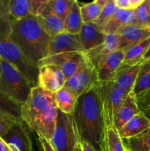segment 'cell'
Returning <instances> with one entry per match:
<instances>
[{"instance_id": "obj_1", "label": "cell", "mask_w": 150, "mask_h": 151, "mask_svg": "<svg viewBox=\"0 0 150 151\" xmlns=\"http://www.w3.org/2000/svg\"><path fill=\"white\" fill-rule=\"evenodd\" d=\"M99 85L78 97L71 114L79 140L89 144L96 151L101 150L104 133Z\"/></svg>"}, {"instance_id": "obj_2", "label": "cell", "mask_w": 150, "mask_h": 151, "mask_svg": "<svg viewBox=\"0 0 150 151\" xmlns=\"http://www.w3.org/2000/svg\"><path fill=\"white\" fill-rule=\"evenodd\" d=\"M58 109L54 93L38 86L32 88L26 101L21 106V119L38 137L51 141L55 129Z\"/></svg>"}, {"instance_id": "obj_3", "label": "cell", "mask_w": 150, "mask_h": 151, "mask_svg": "<svg viewBox=\"0 0 150 151\" xmlns=\"http://www.w3.org/2000/svg\"><path fill=\"white\" fill-rule=\"evenodd\" d=\"M10 38L37 64L47 56L50 37L43 30L35 16L29 15L18 21L12 19Z\"/></svg>"}, {"instance_id": "obj_4", "label": "cell", "mask_w": 150, "mask_h": 151, "mask_svg": "<svg viewBox=\"0 0 150 151\" xmlns=\"http://www.w3.org/2000/svg\"><path fill=\"white\" fill-rule=\"evenodd\" d=\"M11 17L8 13V1H4L0 13V58L20 71L34 87L38 83V66L24 54L10 38Z\"/></svg>"}, {"instance_id": "obj_5", "label": "cell", "mask_w": 150, "mask_h": 151, "mask_svg": "<svg viewBox=\"0 0 150 151\" xmlns=\"http://www.w3.org/2000/svg\"><path fill=\"white\" fill-rule=\"evenodd\" d=\"M33 87L20 71L0 58V88L6 94L22 106Z\"/></svg>"}, {"instance_id": "obj_6", "label": "cell", "mask_w": 150, "mask_h": 151, "mask_svg": "<svg viewBox=\"0 0 150 151\" xmlns=\"http://www.w3.org/2000/svg\"><path fill=\"white\" fill-rule=\"evenodd\" d=\"M99 93L101 115L105 129L114 126L115 119L119 108L128 94L115 86L111 81L100 82Z\"/></svg>"}, {"instance_id": "obj_7", "label": "cell", "mask_w": 150, "mask_h": 151, "mask_svg": "<svg viewBox=\"0 0 150 151\" xmlns=\"http://www.w3.org/2000/svg\"><path fill=\"white\" fill-rule=\"evenodd\" d=\"M80 142L71 114L58 111L51 145L55 151H75Z\"/></svg>"}, {"instance_id": "obj_8", "label": "cell", "mask_w": 150, "mask_h": 151, "mask_svg": "<svg viewBox=\"0 0 150 151\" xmlns=\"http://www.w3.org/2000/svg\"><path fill=\"white\" fill-rule=\"evenodd\" d=\"M99 83L96 68L88 58L70 78L66 80L64 88L71 90L79 97L91 91Z\"/></svg>"}, {"instance_id": "obj_9", "label": "cell", "mask_w": 150, "mask_h": 151, "mask_svg": "<svg viewBox=\"0 0 150 151\" xmlns=\"http://www.w3.org/2000/svg\"><path fill=\"white\" fill-rule=\"evenodd\" d=\"M88 60L85 52H65L47 56L38 61V66L54 65L60 68L66 80L70 78Z\"/></svg>"}, {"instance_id": "obj_10", "label": "cell", "mask_w": 150, "mask_h": 151, "mask_svg": "<svg viewBox=\"0 0 150 151\" xmlns=\"http://www.w3.org/2000/svg\"><path fill=\"white\" fill-rule=\"evenodd\" d=\"M65 52H85L79 35L63 31L50 38L47 56Z\"/></svg>"}, {"instance_id": "obj_11", "label": "cell", "mask_w": 150, "mask_h": 151, "mask_svg": "<svg viewBox=\"0 0 150 151\" xmlns=\"http://www.w3.org/2000/svg\"><path fill=\"white\" fill-rule=\"evenodd\" d=\"M66 78L60 68L54 65L38 67L37 86L51 93H56L64 87Z\"/></svg>"}, {"instance_id": "obj_12", "label": "cell", "mask_w": 150, "mask_h": 151, "mask_svg": "<svg viewBox=\"0 0 150 151\" xmlns=\"http://www.w3.org/2000/svg\"><path fill=\"white\" fill-rule=\"evenodd\" d=\"M35 17L43 30L50 38L64 31V22L53 13L49 0L44 1Z\"/></svg>"}, {"instance_id": "obj_13", "label": "cell", "mask_w": 150, "mask_h": 151, "mask_svg": "<svg viewBox=\"0 0 150 151\" xmlns=\"http://www.w3.org/2000/svg\"><path fill=\"white\" fill-rule=\"evenodd\" d=\"M116 34L119 38V49L126 50L150 38V28L136 24L127 25Z\"/></svg>"}, {"instance_id": "obj_14", "label": "cell", "mask_w": 150, "mask_h": 151, "mask_svg": "<svg viewBox=\"0 0 150 151\" xmlns=\"http://www.w3.org/2000/svg\"><path fill=\"white\" fill-rule=\"evenodd\" d=\"M119 49V38L116 33L107 34L104 41L96 48L85 52L87 58L96 68L107 56Z\"/></svg>"}, {"instance_id": "obj_15", "label": "cell", "mask_w": 150, "mask_h": 151, "mask_svg": "<svg viewBox=\"0 0 150 151\" xmlns=\"http://www.w3.org/2000/svg\"><path fill=\"white\" fill-rule=\"evenodd\" d=\"M124 55V50L119 49L109 55L96 67L100 82H109L113 79L121 66Z\"/></svg>"}, {"instance_id": "obj_16", "label": "cell", "mask_w": 150, "mask_h": 151, "mask_svg": "<svg viewBox=\"0 0 150 151\" xmlns=\"http://www.w3.org/2000/svg\"><path fill=\"white\" fill-rule=\"evenodd\" d=\"M2 139L7 145H14L19 151H33L32 141L24 123H15Z\"/></svg>"}, {"instance_id": "obj_17", "label": "cell", "mask_w": 150, "mask_h": 151, "mask_svg": "<svg viewBox=\"0 0 150 151\" xmlns=\"http://www.w3.org/2000/svg\"><path fill=\"white\" fill-rule=\"evenodd\" d=\"M143 61L130 67L119 68L110 81L118 88L129 94L133 90L138 72Z\"/></svg>"}, {"instance_id": "obj_18", "label": "cell", "mask_w": 150, "mask_h": 151, "mask_svg": "<svg viewBox=\"0 0 150 151\" xmlns=\"http://www.w3.org/2000/svg\"><path fill=\"white\" fill-rule=\"evenodd\" d=\"M149 127L150 120L144 111H140L118 131L122 139H126L142 134Z\"/></svg>"}, {"instance_id": "obj_19", "label": "cell", "mask_w": 150, "mask_h": 151, "mask_svg": "<svg viewBox=\"0 0 150 151\" xmlns=\"http://www.w3.org/2000/svg\"><path fill=\"white\" fill-rule=\"evenodd\" d=\"M79 35L85 52L99 46L105 38V34L94 23L83 24Z\"/></svg>"}, {"instance_id": "obj_20", "label": "cell", "mask_w": 150, "mask_h": 151, "mask_svg": "<svg viewBox=\"0 0 150 151\" xmlns=\"http://www.w3.org/2000/svg\"><path fill=\"white\" fill-rule=\"evenodd\" d=\"M136 24L135 10H126L116 8L113 17L102 29L104 34L116 33L122 27L127 25Z\"/></svg>"}, {"instance_id": "obj_21", "label": "cell", "mask_w": 150, "mask_h": 151, "mask_svg": "<svg viewBox=\"0 0 150 151\" xmlns=\"http://www.w3.org/2000/svg\"><path fill=\"white\" fill-rule=\"evenodd\" d=\"M140 111L136 100V96L133 90L128 94L123 102L115 119L114 126L119 131L124 125Z\"/></svg>"}, {"instance_id": "obj_22", "label": "cell", "mask_w": 150, "mask_h": 151, "mask_svg": "<svg viewBox=\"0 0 150 151\" xmlns=\"http://www.w3.org/2000/svg\"><path fill=\"white\" fill-rule=\"evenodd\" d=\"M149 47L150 38H149L136 45L124 50V55L119 68L130 67L143 61Z\"/></svg>"}, {"instance_id": "obj_23", "label": "cell", "mask_w": 150, "mask_h": 151, "mask_svg": "<svg viewBox=\"0 0 150 151\" xmlns=\"http://www.w3.org/2000/svg\"><path fill=\"white\" fill-rule=\"evenodd\" d=\"M79 96L68 88H64L54 93L56 106L60 111L66 114H71L74 110Z\"/></svg>"}, {"instance_id": "obj_24", "label": "cell", "mask_w": 150, "mask_h": 151, "mask_svg": "<svg viewBox=\"0 0 150 151\" xmlns=\"http://www.w3.org/2000/svg\"><path fill=\"white\" fill-rule=\"evenodd\" d=\"M83 25L80 13V7L77 1L73 0L70 10L64 22V31L71 34L79 35Z\"/></svg>"}, {"instance_id": "obj_25", "label": "cell", "mask_w": 150, "mask_h": 151, "mask_svg": "<svg viewBox=\"0 0 150 151\" xmlns=\"http://www.w3.org/2000/svg\"><path fill=\"white\" fill-rule=\"evenodd\" d=\"M21 106L0 88V112L13 118L17 122L24 123L21 119Z\"/></svg>"}, {"instance_id": "obj_26", "label": "cell", "mask_w": 150, "mask_h": 151, "mask_svg": "<svg viewBox=\"0 0 150 151\" xmlns=\"http://www.w3.org/2000/svg\"><path fill=\"white\" fill-rule=\"evenodd\" d=\"M108 0H96L88 4L79 5L81 17L83 24L94 23L98 19L102 9Z\"/></svg>"}, {"instance_id": "obj_27", "label": "cell", "mask_w": 150, "mask_h": 151, "mask_svg": "<svg viewBox=\"0 0 150 151\" xmlns=\"http://www.w3.org/2000/svg\"><path fill=\"white\" fill-rule=\"evenodd\" d=\"M124 145L115 126L104 129L101 151H124Z\"/></svg>"}, {"instance_id": "obj_28", "label": "cell", "mask_w": 150, "mask_h": 151, "mask_svg": "<svg viewBox=\"0 0 150 151\" xmlns=\"http://www.w3.org/2000/svg\"><path fill=\"white\" fill-rule=\"evenodd\" d=\"M122 140L124 147L132 151H150V127L136 137Z\"/></svg>"}, {"instance_id": "obj_29", "label": "cell", "mask_w": 150, "mask_h": 151, "mask_svg": "<svg viewBox=\"0 0 150 151\" xmlns=\"http://www.w3.org/2000/svg\"><path fill=\"white\" fill-rule=\"evenodd\" d=\"M8 13L14 20H21L30 15V0H10Z\"/></svg>"}, {"instance_id": "obj_30", "label": "cell", "mask_w": 150, "mask_h": 151, "mask_svg": "<svg viewBox=\"0 0 150 151\" xmlns=\"http://www.w3.org/2000/svg\"><path fill=\"white\" fill-rule=\"evenodd\" d=\"M150 88V60L143 61L133 88L135 96Z\"/></svg>"}, {"instance_id": "obj_31", "label": "cell", "mask_w": 150, "mask_h": 151, "mask_svg": "<svg viewBox=\"0 0 150 151\" xmlns=\"http://www.w3.org/2000/svg\"><path fill=\"white\" fill-rule=\"evenodd\" d=\"M49 1L53 13L64 22L70 10L73 0H49Z\"/></svg>"}, {"instance_id": "obj_32", "label": "cell", "mask_w": 150, "mask_h": 151, "mask_svg": "<svg viewBox=\"0 0 150 151\" xmlns=\"http://www.w3.org/2000/svg\"><path fill=\"white\" fill-rule=\"evenodd\" d=\"M116 7L114 0H108L106 5L103 7L99 17L94 23L102 30L104 27L110 22L111 18L113 17V14L116 11Z\"/></svg>"}, {"instance_id": "obj_33", "label": "cell", "mask_w": 150, "mask_h": 151, "mask_svg": "<svg viewBox=\"0 0 150 151\" xmlns=\"http://www.w3.org/2000/svg\"><path fill=\"white\" fill-rule=\"evenodd\" d=\"M149 10V0H144L142 4H140L135 10L136 25L141 27H146Z\"/></svg>"}, {"instance_id": "obj_34", "label": "cell", "mask_w": 150, "mask_h": 151, "mask_svg": "<svg viewBox=\"0 0 150 151\" xmlns=\"http://www.w3.org/2000/svg\"><path fill=\"white\" fill-rule=\"evenodd\" d=\"M16 122H17L13 118L0 112V137L1 139L4 138Z\"/></svg>"}, {"instance_id": "obj_35", "label": "cell", "mask_w": 150, "mask_h": 151, "mask_svg": "<svg viewBox=\"0 0 150 151\" xmlns=\"http://www.w3.org/2000/svg\"><path fill=\"white\" fill-rule=\"evenodd\" d=\"M116 8L121 10H135L144 1V0H114Z\"/></svg>"}, {"instance_id": "obj_36", "label": "cell", "mask_w": 150, "mask_h": 151, "mask_svg": "<svg viewBox=\"0 0 150 151\" xmlns=\"http://www.w3.org/2000/svg\"><path fill=\"white\" fill-rule=\"evenodd\" d=\"M137 103L140 111L147 110L150 109V88L146 90L139 95L136 96Z\"/></svg>"}, {"instance_id": "obj_37", "label": "cell", "mask_w": 150, "mask_h": 151, "mask_svg": "<svg viewBox=\"0 0 150 151\" xmlns=\"http://www.w3.org/2000/svg\"><path fill=\"white\" fill-rule=\"evenodd\" d=\"M45 0H30V15L36 16Z\"/></svg>"}, {"instance_id": "obj_38", "label": "cell", "mask_w": 150, "mask_h": 151, "mask_svg": "<svg viewBox=\"0 0 150 151\" xmlns=\"http://www.w3.org/2000/svg\"><path fill=\"white\" fill-rule=\"evenodd\" d=\"M38 139H39L40 143L41 145L43 151H55L49 141L41 137H38Z\"/></svg>"}, {"instance_id": "obj_39", "label": "cell", "mask_w": 150, "mask_h": 151, "mask_svg": "<svg viewBox=\"0 0 150 151\" xmlns=\"http://www.w3.org/2000/svg\"><path fill=\"white\" fill-rule=\"evenodd\" d=\"M80 143H81V145H82V150L83 151H96L94 149V147H91L89 144H88V143L85 142L80 141Z\"/></svg>"}, {"instance_id": "obj_40", "label": "cell", "mask_w": 150, "mask_h": 151, "mask_svg": "<svg viewBox=\"0 0 150 151\" xmlns=\"http://www.w3.org/2000/svg\"><path fill=\"white\" fill-rule=\"evenodd\" d=\"M7 145L4 142V140L0 137V151H5L7 149Z\"/></svg>"}, {"instance_id": "obj_41", "label": "cell", "mask_w": 150, "mask_h": 151, "mask_svg": "<svg viewBox=\"0 0 150 151\" xmlns=\"http://www.w3.org/2000/svg\"><path fill=\"white\" fill-rule=\"evenodd\" d=\"M146 60H150V47L144 58V61H146Z\"/></svg>"}, {"instance_id": "obj_42", "label": "cell", "mask_w": 150, "mask_h": 151, "mask_svg": "<svg viewBox=\"0 0 150 151\" xmlns=\"http://www.w3.org/2000/svg\"><path fill=\"white\" fill-rule=\"evenodd\" d=\"M146 27L150 28V0H149V16L146 22Z\"/></svg>"}, {"instance_id": "obj_43", "label": "cell", "mask_w": 150, "mask_h": 151, "mask_svg": "<svg viewBox=\"0 0 150 151\" xmlns=\"http://www.w3.org/2000/svg\"><path fill=\"white\" fill-rule=\"evenodd\" d=\"M144 114H146V116H147V117L149 118V119L150 120V109H147V110H145L144 111Z\"/></svg>"}, {"instance_id": "obj_44", "label": "cell", "mask_w": 150, "mask_h": 151, "mask_svg": "<svg viewBox=\"0 0 150 151\" xmlns=\"http://www.w3.org/2000/svg\"><path fill=\"white\" fill-rule=\"evenodd\" d=\"M75 151H83V150H82V145H81L80 142H79V144H78V145H77V146H76V150H75Z\"/></svg>"}, {"instance_id": "obj_45", "label": "cell", "mask_w": 150, "mask_h": 151, "mask_svg": "<svg viewBox=\"0 0 150 151\" xmlns=\"http://www.w3.org/2000/svg\"><path fill=\"white\" fill-rule=\"evenodd\" d=\"M8 145L9 147L11 149L12 151H19L17 148H16V147H15L14 145Z\"/></svg>"}, {"instance_id": "obj_46", "label": "cell", "mask_w": 150, "mask_h": 151, "mask_svg": "<svg viewBox=\"0 0 150 151\" xmlns=\"http://www.w3.org/2000/svg\"><path fill=\"white\" fill-rule=\"evenodd\" d=\"M3 3H4V0H0V13H1V8H2Z\"/></svg>"}, {"instance_id": "obj_47", "label": "cell", "mask_w": 150, "mask_h": 151, "mask_svg": "<svg viewBox=\"0 0 150 151\" xmlns=\"http://www.w3.org/2000/svg\"><path fill=\"white\" fill-rule=\"evenodd\" d=\"M5 151H12L11 150V149L10 148V147H9V146L7 145V149H6V150Z\"/></svg>"}, {"instance_id": "obj_48", "label": "cell", "mask_w": 150, "mask_h": 151, "mask_svg": "<svg viewBox=\"0 0 150 151\" xmlns=\"http://www.w3.org/2000/svg\"><path fill=\"white\" fill-rule=\"evenodd\" d=\"M124 151H132V150H129V149H127V148H126V147H124Z\"/></svg>"}]
</instances>
